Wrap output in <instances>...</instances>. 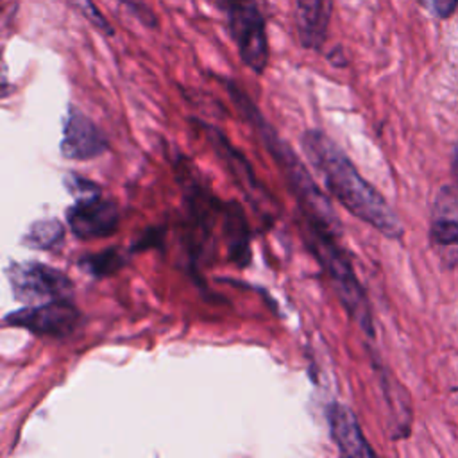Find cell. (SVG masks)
I'll return each mask as SVG.
<instances>
[{
  "label": "cell",
  "mask_w": 458,
  "mask_h": 458,
  "mask_svg": "<svg viewBox=\"0 0 458 458\" xmlns=\"http://www.w3.org/2000/svg\"><path fill=\"white\" fill-rule=\"evenodd\" d=\"M304 156L324 179L329 193L356 218L383 236L401 240L403 224L385 197L361 177L347 154L320 129H306L301 136Z\"/></svg>",
  "instance_id": "obj_1"
},
{
  "label": "cell",
  "mask_w": 458,
  "mask_h": 458,
  "mask_svg": "<svg viewBox=\"0 0 458 458\" xmlns=\"http://www.w3.org/2000/svg\"><path fill=\"white\" fill-rule=\"evenodd\" d=\"M224 82L236 111L254 129V132L258 134V138L263 141L265 148L272 156L274 163L277 165L279 172L283 174L286 186L295 197L299 216L327 225L335 231H340V222L336 218V213L329 199L315 184V181L311 179L310 172L301 163L293 148L277 134V131L267 122L263 113L250 100V97L243 89H240L234 81H224Z\"/></svg>",
  "instance_id": "obj_2"
},
{
  "label": "cell",
  "mask_w": 458,
  "mask_h": 458,
  "mask_svg": "<svg viewBox=\"0 0 458 458\" xmlns=\"http://www.w3.org/2000/svg\"><path fill=\"white\" fill-rule=\"evenodd\" d=\"M299 233L304 240V245L313 254L317 263L327 274L342 306L349 317L360 326V329L374 336L372 311L363 286L360 284L351 259L347 258L344 247L340 245V233L326 225L301 218Z\"/></svg>",
  "instance_id": "obj_3"
},
{
  "label": "cell",
  "mask_w": 458,
  "mask_h": 458,
  "mask_svg": "<svg viewBox=\"0 0 458 458\" xmlns=\"http://www.w3.org/2000/svg\"><path fill=\"white\" fill-rule=\"evenodd\" d=\"M227 18L229 34L240 59L254 73H263L268 64L267 23L259 0H220Z\"/></svg>",
  "instance_id": "obj_4"
},
{
  "label": "cell",
  "mask_w": 458,
  "mask_h": 458,
  "mask_svg": "<svg viewBox=\"0 0 458 458\" xmlns=\"http://www.w3.org/2000/svg\"><path fill=\"white\" fill-rule=\"evenodd\" d=\"M2 324L27 329L39 338L64 340L82 324V313L68 297H61L11 311Z\"/></svg>",
  "instance_id": "obj_5"
},
{
  "label": "cell",
  "mask_w": 458,
  "mask_h": 458,
  "mask_svg": "<svg viewBox=\"0 0 458 458\" xmlns=\"http://www.w3.org/2000/svg\"><path fill=\"white\" fill-rule=\"evenodd\" d=\"M5 274L13 295L20 302L39 304L68 297L73 290V281L64 272L39 261L11 263L5 268Z\"/></svg>",
  "instance_id": "obj_6"
},
{
  "label": "cell",
  "mask_w": 458,
  "mask_h": 458,
  "mask_svg": "<svg viewBox=\"0 0 458 458\" xmlns=\"http://www.w3.org/2000/svg\"><path fill=\"white\" fill-rule=\"evenodd\" d=\"M199 125L204 129L211 148L215 150V154L218 156L222 165L225 166L227 174L238 184V188L245 193V197L252 204V208L256 211H261L263 218L267 222H272L274 206H276L274 197L259 182V179L256 177V174H254L250 163L245 159V156L242 152H238L233 147V143L225 138V134L220 132L216 127L204 123V122H199Z\"/></svg>",
  "instance_id": "obj_7"
},
{
  "label": "cell",
  "mask_w": 458,
  "mask_h": 458,
  "mask_svg": "<svg viewBox=\"0 0 458 458\" xmlns=\"http://www.w3.org/2000/svg\"><path fill=\"white\" fill-rule=\"evenodd\" d=\"M66 224L77 240H102L118 231L120 211L116 202L104 199L100 191L86 193L75 197V202L66 209Z\"/></svg>",
  "instance_id": "obj_8"
},
{
  "label": "cell",
  "mask_w": 458,
  "mask_h": 458,
  "mask_svg": "<svg viewBox=\"0 0 458 458\" xmlns=\"http://www.w3.org/2000/svg\"><path fill=\"white\" fill-rule=\"evenodd\" d=\"M429 242L447 268L458 265V193L447 184L440 188L433 204Z\"/></svg>",
  "instance_id": "obj_9"
},
{
  "label": "cell",
  "mask_w": 458,
  "mask_h": 458,
  "mask_svg": "<svg viewBox=\"0 0 458 458\" xmlns=\"http://www.w3.org/2000/svg\"><path fill=\"white\" fill-rule=\"evenodd\" d=\"M59 148L64 159L88 161L102 156L109 148V145L95 122L86 116L79 107L70 106Z\"/></svg>",
  "instance_id": "obj_10"
},
{
  "label": "cell",
  "mask_w": 458,
  "mask_h": 458,
  "mask_svg": "<svg viewBox=\"0 0 458 458\" xmlns=\"http://www.w3.org/2000/svg\"><path fill=\"white\" fill-rule=\"evenodd\" d=\"M327 422L331 438L336 444L340 454L352 458L376 456V451L369 445L361 433L360 422L349 406L342 403H331L327 406Z\"/></svg>",
  "instance_id": "obj_11"
},
{
  "label": "cell",
  "mask_w": 458,
  "mask_h": 458,
  "mask_svg": "<svg viewBox=\"0 0 458 458\" xmlns=\"http://www.w3.org/2000/svg\"><path fill=\"white\" fill-rule=\"evenodd\" d=\"M333 0H295V27L304 48L320 50L327 38Z\"/></svg>",
  "instance_id": "obj_12"
},
{
  "label": "cell",
  "mask_w": 458,
  "mask_h": 458,
  "mask_svg": "<svg viewBox=\"0 0 458 458\" xmlns=\"http://www.w3.org/2000/svg\"><path fill=\"white\" fill-rule=\"evenodd\" d=\"M220 234L225 242L229 261L236 267H247L250 263V227L243 208L236 200H225Z\"/></svg>",
  "instance_id": "obj_13"
},
{
  "label": "cell",
  "mask_w": 458,
  "mask_h": 458,
  "mask_svg": "<svg viewBox=\"0 0 458 458\" xmlns=\"http://www.w3.org/2000/svg\"><path fill=\"white\" fill-rule=\"evenodd\" d=\"M64 240V227L57 218H41L29 225L23 234V245L36 250H52Z\"/></svg>",
  "instance_id": "obj_14"
},
{
  "label": "cell",
  "mask_w": 458,
  "mask_h": 458,
  "mask_svg": "<svg viewBox=\"0 0 458 458\" xmlns=\"http://www.w3.org/2000/svg\"><path fill=\"white\" fill-rule=\"evenodd\" d=\"M127 256L122 254L120 249H106L100 252L81 256L77 267L93 277H106L116 274L122 267H125Z\"/></svg>",
  "instance_id": "obj_15"
},
{
  "label": "cell",
  "mask_w": 458,
  "mask_h": 458,
  "mask_svg": "<svg viewBox=\"0 0 458 458\" xmlns=\"http://www.w3.org/2000/svg\"><path fill=\"white\" fill-rule=\"evenodd\" d=\"M68 4L81 14L86 18V21H89L98 32H102L104 36L111 38L114 36V29L111 27V23L107 21V18L97 9V5L91 0H68Z\"/></svg>",
  "instance_id": "obj_16"
},
{
  "label": "cell",
  "mask_w": 458,
  "mask_h": 458,
  "mask_svg": "<svg viewBox=\"0 0 458 458\" xmlns=\"http://www.w3.org/2000/svg\"><path fill=\"white\" fill-rule=\"evenodd\" d=\"M417 4L438 20L451 18L458 9V0H417Z\"/></svg>",
  "instance_id": "obj_17"
},
{
  "label": "cell",
  "mask_w": 458,
  "mask_h": 458,
  "mask_svg": "<svg viewBox=\"0 0 458 458\" xmlns=\"http://www.w3.org/2000/svg\"><path fill=\"white\" fill-rule=\"evenodd\" d=\"M123 7H127L136 18L140 23H143L145 27L148 29H156L157 25V18L154 14V11L147 5L145 0H118Z\"/></svg>",
  "instance_id": "obj_18"
},
{
  "label": "cell",
  "mask_w": 458,
  "mask_h": 458,
  "mask_svg": "<svg viewBox=\"0 0 458 458\" xmlns=\"http://www.w3.org/2000/svg\"><path fill=\"white\" fill-rule=\"evenodd\" d=\"M163 242V229H147L134 243L132 252L147 250L148 247H157Z\"/></svg>",
  "instance_id": "obj_19"
},
{
  "label": "cell",
  "mask_w": 458,
  "mask_h": 458,
  "mask_svg": "<svg viewBox=\"0 0 458 458\" xmlns=\"http://www.w3.org/2000/svg\"><path fill=\"white\" fill-rule=\"evenodd\" d=\"M451 174H453L454 184L458 186V147H454L453 156H451Z\"/></svg>",
  "instance_id": "obj_20"
}]
</instances>
